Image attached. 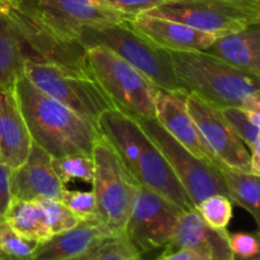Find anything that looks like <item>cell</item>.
<instances>
[{"label": "cell", "mask_w": 260, "mask_h": 260, "mask_svg": "<svg viewBox=\"0 0 260 260\" xmlns=\"http://www.w3.org/2000/svg\"><path fill=\"white\" fill-rule=\"evenodd\" d=\"M185 95L187 93L184 91L170 93L157 88L155 95L156 119L167 129L168 134L188 151L202 161L221 169L225 165L216 156L196 126L185 106Z\"/></svg>", "instance_id": "obj_13"}, {"label": "cell", "mask_w": 260, "mask_h": 260, "mask_svg": "<svg viewBox=\"0 0 260 260\" xmlns=\"http://www.w3.org/2000/svg\"><path fill=\"white\" fill-rule=\"evenodd\" d=\"M233 260H260V255L248 256V258H243V256H235V255H233Z\"/></svg>", "instance_id": "obj_36"}, {"label": "cell", "mask_w": 260, "mask_h": 260, "mask_svg": "<svg viewBox=\"0 0 260 260\" xmlns=\"http://www.w3.org/2000/svg\"><path fill=\"white\" fill-rule=\"evenodd\" d=\"M201 217L215 229H226L233 218V201L223 194L205 198L196 207Z\"/></svg>", "instance_id": "obj_28"}, {"label": "cell", "mask_w": 260, "mask_h": 260, "mask_svg": "<svg viewBox=\"0 0 260 260\" xmlns=\"http://www.w3.org/2000/svg\"><path fill=\"white\" fill-rule=\"evenodd\" d=\"M18 41L23 60L52 65L78 75L93 78L86 50L76 41L56 32L46 20L38 0H19L0 13Z\"/></svg>", "instance_id": "obj_4"}, {"label": "cell", "mask_w": 260, "mask_h": 260, "mask_svg": "<svg viewBox=\"0 0 260 260\" xmlns=\"http://www.w3.org/2000/svg\"><path fill=\"white\" fill-rule=\"evenodd\" d=\"M23 73L43 93L95 124L104 112L116 108L99 84L88 76L30 61H24Z\"/></svg>", "instance_id": "obj_9"}, {"label": "cell", "mask_w": 260, "mask_h": 260, "mask_svg": "<svg viewBox=\"0 0 260 260\" xmlns=\"http://www.w3.org/2000/svg\"><path fill=\"white\" fill-rule=\"evenodd\" d=\"M137 30L167 51H206L216 36L183 23L141 13L131 20Z\"/></svg>", "instance_id": "obj_19"}, {"label": "cell", "mask_w": 260, "mask_h": 260, "mask_svg": "<svg viewBox=\"0 0 260 260\" xmlns=\"http://www.w3.org/2000/svg\"><path fill=\"white\" fill-rule=\"evenodd\" d=\"M113 235L99 218L81 220L70 230L40 244L29 260H71Z\"/></svg>", "instance_id": "obj_17"}, {"label": "cell", "mask_w": 260, "mask_h": 260, "mask_svg": "<svg viewBox=\"0 0 260 260\" xmlns=\"http://www.w3.org/2000/svg\"><path fill=\"white\" fill-rule=\"evenodd\" d=\"M241 141L250 150V173L260 177V111H249L239 107L221 108Z\"/></svg>", "instance_id": "obj_22"}, {"label": "cell", "mask_w": 260, "mask_h": 260, "mask_svg": "<svg viewBox=\"0 0 260 260\" xmlns=\"http://www.w3.org/2000/svg\"><path fill=\"white\" fill-rule=\"evenodd\" d=\"M15 90H0V160L14 169L27 159L32 146Z\"/></svg>", "instance_id": "obj_18"}, {"label": "cell", "mask_w": 260, "mask_h": 260, "mask_svg": "<svg viewBox=\"0 0 260 260\" xmlns=\"http://www.w3.org/2000/svg\"><path fill=\"white\" fill-rule=\"evenodd\" d=\"M184 93L225 108L260 111V74L235 68L206 51H169Z\"/></svg>", "instance_id": "obj_3"}, {"label": "cell", "mask_w": 260, "mask_h": 260, "mask_svg": "<svg viewBox=\"0 0 260 260\" xmlns=\"http://www.w3.org/2000/svg\"><path fill=\"white\" fill-rule=\"evenodd\" d=\"M40 244L18 235L4 222L0 225V260H29Z\"/></svg>", "instance_id": "obj_27"}, {"label": "cell", "mask_w": 260, "mask_h": 260, "mask_svg": "<svg viewBox=\"0 0 260 260\" xmlns=\"http://www.w3.org/2000/svg\"><path fill=\"white\" fill-rule=\"evenodd\" d=\"M3 222H4V218H3V217H0V225H2Z\"/></svg>", "instance_id": "obj_37"}, {"label": "cell", "mask_w": 260, "mask_h": 260, "mask_svg": "<svg viewBox=\"0 0 260 260\" xmlns=\"http://www.w3.org/2000/svg\"><path fill=\"white\" fill-rule=\"evenodd\" d=\"M135 118L162 152L194 207L210 196L223 194L229 197L220 169L202 161L188 151L168 134L156 118Z\"/></svg>", "instance_id": "obj_10"}, {"label": "cell", "mask_w": 260, "mask_h": 260, "mask_svg": "<svg viewBox=\"0 0 260 260\" xmlns=\"http://www.w3.org/2000/svg\"><path fill=\"white\" fill-rule=\"evenodd\" d=\"M86 61L94 80L116 108L137 118H156L157 86L141 71L103 46L86 48Z\"/></svg>", "instance_id": "obj_6"}, {"label": "cell", "mask_w": 260, "mask_h": 260, "mask_svg": "<svg viewBox=\"0 0 260 260\" xmlns=\"http://www.w3.org/2000/svg\"><path fill=\"white\" fill-rule=\"evenodd\" d=\"M36 202L42 208L48 230L52 234V236L70 230L81 221L61 201L40 198V200H36Z\"/></svg>", "instance_id": "obj_29"}, {"label": "cell", "mask_w": 260, "mask_h": 260, "mask_svg": "<svg viewBox=\"0 0 260 260\" xmlns=\"http://www.w3.org/2000/svg\"><path fill=\"white\" fill-rule=\"evenodd\" d=\"M137 253L127 236L113 235L104 239L88 251L71 260H140Z\"/></svg>", "instance_id": "obj_26"}, {"label": "cell", "mask_w": 260, "mask_h": 260, "mask_svg": "<svg viewBox=\"0 0 260 260\" xmlns=\"http://www.w3.org/2000/svg\"><path fill=\"white\" fill-rule=\"evenodd\" d=\"M206 52L235 68L260 74V23L216 37Z\"/></svg>", "instance_id": "obj_20"}, {"label": "cell", "mask_w": 260, "mask_h": 260, "mask_svg": "<svg viewBox=\"0 0 260 260\" xmlns=\"http://www.w3.org/2000/svg\"><path fill=\"white\" fill-rule=\"evenodd\" d=\"M156 260H205L188 249H167Z\"/></svg>", "instance_id": "obj_34"}, {"label": "cell", "mask_w": 260, "mask_h": 260, "mask_svg": "<svg viewBox=\"0 0 260 260\" xmlns=\"http://www.w3.org/2000/svg\"><path fill=\"white\" fill-rule=\"evenodd\" d=\"M96 127L137 184L160 193L184 211L194 210L168 160L134 116L118 108L108 109L99 117Z\"/></svg>", "instance_id": "obj_1"}, {"label": "cell", "mask_w": 260, "mask_h": 260, "mask_svg": "<svg viewBox=\"0 0 260 260\" xmlns=\"http://www.w3.org/2000/svg\"><path fill=\"white\" fill-rule=\"evenodd\" d=\"M65 37L76 41L84 48L103 46L141 71L157 88L170 93L183 91L175 76L169 51L164 50L142 35L131 20L99 28H71Z\"/></svg>", "instance_id": "obj_5"}, {"label": "cell", "mask_w": 260, "mask_h": 260, "mask_svg": "<svg viewBox=\"0 0 260 260\" xmlns=\"http://www.w3.org/2000/svg\"><path fill=\"white\" fill-rule=\"evenodd\" d=\"M254 2H260V0H254Z\"/></svg>", "instance_id": "obj_38"}, {"label": "cell", "mask_w": 260, "mask_h": 260, "mask_svg": "<svg viewBox=\"0 0 260 260\" xmlns=\"http://www.w3.org/2000/svg\"><path fill=\"white\" fill-rule=\"evenodd\" d=\"M19 0H0V13H5L14 7Z\"/></svg>", "instance_id": "obj_35"}, {"label": "cell", "mask_w": 260, "mask_h": 260, "mask_svg": "<svg viewBox=\"0 0 260 260\" xmlns=\"http://www.w3.org/2000/svg\"><path fill=\"white\" fill-rule=\"evenodd\" d=\"M61 202L79 218V220H91L96 217V202L93 190H69L65 189Z\"/></svg>", "instance_id": "obj_30"}, {"label": "cell", "mask_w": 260, "mask_h": 260, "mask_svg": "<svg viewBox=\"0 0 260 260\" xmlns=\"http://www.w3.org/2000/svg\"><path fill=\"white\" fill-rule=\"evenodd\" d=\"M185 106L203 139L225 167L250 173V151L223 117L220 107L194 93L185 95Z\"/></svg>", "instance_id": "obj_12"}, {"label": "cell", "mask_w": 260, "mask_h": 260, "mask_svg": "<svg viewBox=\"0 0 260 260\" xmlns=\"http://www.w3.org/2000/svg\"><path fill=\"white\" fill-rule=\"evenodd\" d=\"M144 14L165 18L221 37L260 23V2L254 0H172Z\"/></svg>", "instance_id": "obj_8"}, {"label": "cell", "mask_w": 260, "mask_h": 260, "mask_svg": "<svg viewBox=\"0 0 260 260\" xmlns=\"http://www.w3.org/2000/svg\"><path fill=\"white\" fill-rule=\"evenodd\" d=\"M14 90L33 142L51 157L76 152L91 154L99 135L94 122L43 93L28 80L24 73L17 78Z\"/></svg>", "instance_id": "obj_2"}, {"label": "cell", "mask_w": 260, "mask_h": 260, "mask_svg": "<svg viewBox=\"0 0 260 260\" xmlns=\"http://www.w3.org/2000/svg\"><path fill=\"white\" fill-rule=\"evenodd\" d=\"M10 173L12 168L0 160V217L4 218L5 211L9 207L12 201V193H10Z\"/></svg>", "instance_id": "obj_33"}, {"label": "cell", "mask_w": 260, "mask_h": 260, "mask_svg": "<svg viewBox=\"0 0 260 260\" xmlns=\"http://www.w3.org/2000/svg\"><path fill=\"white\" fill-rule=\"evenodd\" d=\"M51 164L63 185L73 182L74 179L91 184L94 175V161L91 154L76 152L61 157H52Z\"/></svg>", "instance_id": "obj_25"}, {"label": "cell", "mask_w": 260, "mask_h": 260, "mask_svg": "<svg viewBox=\"0 0 260 260\" xmlns=\"http://www.w3.org/2000/svg\"><path fill=\"white\" fill-rule=\"evenodd\" d=\"M101 2L106 3L107 5L119 10V12L136 17L141 13L147 12L152 8L159 7V5L167 2H172V0H101Z\"/></svg>", "instance_id": "obj_32"}, {"label": "cell", "mask_w": 260, "mask_h": 260, "mask_svg": "<svg viewBox=\"0 0 260 260\" xmlns=\"http://www.w3.org/2000/svg\"><path fill=\"white\" fill-rule=\"evenodd\" d=\"M140 260H144V259H142V258H141V259H140Z\"/></svg>", "instance_id": "obj_39"}, {"label": "cell", "mask_w": 260, "mask_h": 260, "mask_svg": "<svg viewBox=\"0 0 260 260\" xmlns=\"http://www.w3.org/2000/svg\"><path fill=\"white\" fill-rule=\"evenodd\" d=\"M185 212L160 193L137 185L124 235L137 253L169 245L180 216Z\"/></svg>", "instance_id": "obj_11"}, {"label": "cell", "mask_w": 260, "mask_h": 260, "mask_svg": "<svg viewBox=\"0 0 260 260\" xmlns=\"http://www.w3.org/2000/svg\"><path fill=\"white\" fill-rule=\"evenodd\" d=\"M91 157L94 161L91 185L95 196L96 217L114 235H122L139 184L126 169L111 142L101 132L93 145Z\"/></svg>", "instance_id": "obj_7"}, {"label": "cell", "mask_w": 260, "mask_h": 260, "mask_svg": "<svg viewBox=\"0 0 260 260\" xmlns=\"http://www.w3.org/2000/svg\"><path fill=\"white\" fill-rule=\"evenodd\" d=\"M38 4L48 24L63 37L71 28H99L135 18L101 0H38Z\"/></svg>", "instance_id": "obj_14"}, {"label": "cell", "mask_w": 260, "mask_h": 260, "mask_svg": "<svg viewBox=\"0 0 260 260\" xmlns=\"http://www.w3.org/2000/svg\"><path fill=\"white\" fill-rule=\"evenodd\" d=\"M167 249H188L205 260H233L226 229L208 225L198 211L183 212Z\"/></svg>", "instance_id": "obj_16"}, {"label": "cell", "mask_w": 260, "mask_h": 260, "mask_svg": "<svg viewBox=\"0 0 260 260\" xmlns=\"http://www.w3.org/2000/svg\"><path fill=\"white\" fill-rule=\"evenodd\" d=\"M4 221L18 235L42 244L52 238L45 215L36 201L13 198L4 215Z\"/></svg>", "instance_id": "obj_21"}, {"label": "cell", "mask_w": 260, "mask_h": 260, "mask_svg": "<svg viewBox=\"0 0 260 260\" xmlns=\"http://www.w3.org/2000/svg\"><path fill=\"white\" fill-rule=\"evenodd\" d=\"M222 179L228 189L229 198L233 203L245 208L254 217L256 223H260V177L251 173L231 169L223 167L220 169Z\"/></svg>", "instance_id": "obj_23"}, {"label": "cell", "mask_w": 260, "mask_h": 260, "mask_svg": "<svg viewBox=\"0 0 260 260\" xmlns=\"http://www.w3.org/2000/svg\"><path fill=\"white\" fill-rule=\"evenodd\" d=\"M51 160L50 154L32 142L25 161L10 173L12 197L23 201L40 198L61 201L66 188L56 175Z\"/></svg>", "instance_id": "obj_15"}, {"label": "cell", "mask_w": 260, "mask_h": 260, "mask_svg": "<svg viewBox=\"0 0 260 260\" xmlns=\"http://www.w3.org/2000/svg\"><path fill=\"white\" fill-rule=\"evenodd\" d=\"M22 51L12 29L0 14V90H13L23 73Z\"/></svg>", "instance_id": "obj_24"}, {"label": "cell", "mask_w": 260, "mask_h": 260, "mask_svg": "<svg viewBox=\"0 0 260 260\" xmlns=\"http://www.w3.org/2000/svg\"><path fill=\"white\" fill-rule=\"evenodd\" d=\"M229 244H230L233 255L235 256L248 258V256L260 255L258 234H229Z\"/></svg>", "instance_id": "obj_31"}]
</instances>
